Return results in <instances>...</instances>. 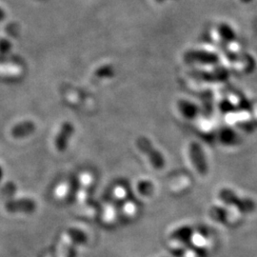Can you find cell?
Wrapping results in <instances>:
<instances>
[{
	"instance_id": "6da1fadb",
	"label": "cell",
	"mask_w": 257,
	"mask_h": 257,
	"mask_svg": "<svg viewBox=\"0 0 257 257\" xmlns=\"http://www.w3.org/2000/svg\"><path fill=\"white\" fill-rule=\"evenodd\" d=\"M220 198L227 204L236 207L239 211L250 212L255 209V203L250 199H240L230 190H223L220 192Z\"/></svg>"
}]
</instances>
